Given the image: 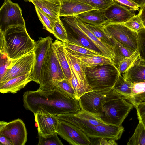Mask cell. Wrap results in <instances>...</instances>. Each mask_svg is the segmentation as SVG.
<instances>
[{
    "label": "cell",
    "mask_w": 145,
    "mask_h": 145,
    "mask_svg": "<svg viewBox=\"0 0 145 145\" xmlns=\"http://www.w3.org/2000/svg\"><path fill=\"white\" fill-rule=\"evenodd\" d=\"M23 102L25 109L34 114L42 111L57 115L74 113L81 110L78 100L56 88L25 92Z\"/></svg>",
    "instance_id": "1"
},
{
    "label": "cell",
    "mask_w": 145,
    "mask_h": 145,
    "mask_svg": "<svg viewBox=\"0 0 145 145\" xmlns=\"http://www.w3.org/2000/svg\"><path fill=\"white\" fill-rule=\"evenodd\" d=\"M0 53L12 60L34 52L35 41L28 34L25 25H16L0 31Z\"/></svg>",
    "instance_id": "2"
},
{
    "label": "cell",
    "mask_w": 145,
    "mask_h": 145,
    "mask_svg": "<svg viewBox=\"0 0 145 145\" xmlns=\"http://www.w3.org/2000/svg\"><path fill=\"white\" fill-rule=\"evenodd\" d=\"M87 81L92 90H103L112 89L119 74L114 64L107 63L85 69Z\"/></svg>",
    "instance_id": "3"
},
{
    "label": "cell",
    "mask_w": 145,
    "mask_h": 145,
    "mask_svg": "<svg viewBox=\"0 0 145 145\" xmlns=\"http://www.w3.org/2000/svg\"><path fill=\"white\" fill-rule=\"evenodd\" d=\"M52 42L46 54L42 65L39 87L37 90L48 91L54 88L55 84L64 79V76Z\"/></svg>",
    "instance_id": "4"
},
{
    "label": "cell",
    "mask_w": 145,
    "mask_h": 145,
    "mask_svg": "<svg viewBox=\"0 0 145 145\" xmlns=\"http://www.w3.org/2000/svg\"><path fill=\"white\" fill-rule=\"evenodd\" d=\"M133 107L132 103L125 99L111 100L104 103L99 116L106 124L121 126Z\"/></svg>",
    "instance_id": "5"
},
{
    "label": "cell",
    "mask_w": 145,
    "mask_h": 145,
    "mask_svg": "<svg viewBox=\"0 0 145 145\" xmlns=\"http://www.w3.org/2000/svg\"><path fill=\"white\" fill-rule=\"evenodd\" d=\"M118 98L127 99L113 89L111 90L91 91L85 93L78 99L81 109L99 116L102 105L106 101Z\"/></svg>",
    "instance_id": "6"
},
{
    "label": "cell",
    "mask_w": 145,
    "mask_h": 145,
    "mask_svg": "<svg viewBox=\"0 0 145 145\" xmlns=\"http://www.w3.org/2000/svg\"><path fill=\"white\" fill-rule=\"evenodd\" d=\"M63 17L61 20L67 34V42L86 48L105 56L100 49L78 26L75 16Z\"/></svg>",
    "instance_id": "7"
},
{
    "label": "cell",
    "mask_w": 145,
    "mask_h": 145,
    "mask_svg": "<svg viewBox=\"0 0 145 145\" xmlns=\"http://www.w3.org/2000/svg\"><path fill=\"white\" fill-rule=\"evenodd\" d=\"M101 27L115 40L134 52L137 49L138 33L133 31L122 23H109Z\"/></svg>",
    "instance_id": "8"
},
{
    "label": "cell",
    "mask_w": 145,
    "mask_h": 145,
    "mask_svg": "<svg viewBox=\"0 0 145 145\" xmlns=\"http://www.w3.org/2000/svg\"><path fill=\"white\" fill-rule=\"evenodd\" d=\"M22 11L18 4L11 0H4L0 9V31H3L10 26L25 25Z\"/></svg>",
    "instance_id": "9"
},
{
    "label": "cell",
    "mask_w": 145,
    "mask_h": 145,
    "mask_svg": "<svg viewBox=\"0 0 145 145\" xmlns=\"http://www.w3.org/2000/svg\"><path fill=\"white\" fill-rule=\"evenodd\" d=\"M0 135L7 137L13 145H24L27 141L25 125L20 119L8 122L1 121Z\"/></svg>",
    "instance_id": "10"
},
{
    "label": "cell",
    "mask_w": 145,
    "mask_h": 145,
    "mask_svg": "<svg viewBox=\"0 0 145 145\" xmlns=\"http://www.w3.org/2000/svg\"><path fill=\"white\" fill-rule=\"evenodd\" d=\"M57 134L72 145H89L91 139L81 129L69 122L59 120Z\"/></svg>",
    "instance_id": "11"
},
{
    "label": "cell",
    "mask_w": 145,
    "mask_h": 145,
    "mask_svg": "<svg viewBox=\"0 0 145 145\" xmlns=\"http://www.w3.org/2000/svg\"><path fill=\"white\" fill-rule=\"evenodd\" d=\"M35 61L34 52L19 58L12 59L7 70L0 79V84L12 78L32 72Z\"/></svg>",
    "instance_id": "12"
},
{
    "label": "cell",
    "mask_w": 145,
    "mask_h": 145,
    "mask_svg": "<svg viewBox=\"0 0 145 145\" xmlns=\"http://www.w3.org/2000/svg\"><path fill=\"white\" fill-rule=\"evenodd\" d=\"M52 39L50 36L46 37H39L35 41L34 52L35 61L31 74L33 81L39 84L40 80L41 69L43 62Z\"/></svg>",
    "instance_id": "13"
},
{
    "label": "cell",
    "mask_w": 145,
    "mask_h": 145,
    "mask_svg": "<svg viewBox=\"0 0 145 145\" xmlns=\"http://www.w3.org/2000/svg\"><path fill=\"white\" fill-rule=\"evenodd\" d=\"M34 115L35 121L38 126V135L57 133L59 120L57 115L42 111L34 114Z\"/></svg>",
    "instance_id": "14"
},
{
    "label": "cell",
    "mask_w": 145,
    "mask_h": 145,
    "mask_svg": "<svg viewBox=\"0 0 145 145\" xmlns=\"http://www.w3.org/2000/svg\"><path fill=\"white\" fill-rule=\"evenodd\" d=\"M103 13L107 20L106 24L123 23L135 15L133 11L128 10L115 2L103 11Z\"/></svg>",
    "instance_id": "15"
},
{
    "label": "cell",
    "mask_w": 145,
    "mask_h": 145,
    "mask_svg": "<svg viewBox=\"0 0 145 145\" xmlns=\"http://www.w3.org/2000/svg\"><path fill=\"white\" fill-rule=\"evenodd\" d=\"M31 73L29 72L0 84V92L2 93H16L29 82L33 81Z\"/></svg>",
    "instance_id": "16"
},
{
    "label": "cell",
    "mask_w": 145,
    "mask_h": 145,
    "mask_svg": "<svg viewBox=\"0 0 145 145\" xmlns=\"http://www.w3.org/2000/svg\"><path fill=\"white\" fill-rule=\"evenodd\" d=\"M93 9L89 5L78 1L61 0L60 16H75Z\"/></svg>",
    "instance_id": "17"
},
{
    "label": "cell",
    "mask_w": 145,
    "mask_h": 145,
    "mask_svg": "<svg viewBox=\"0 0 145 145\" xmlns=\"http://www.w3.org/2000/svg\"><path fill=\"white\" fill-rule=\"evenodd\" d=\"M126 80L135 84L145 82V62L139 57L123 73Z\"/></svg>",
    "instance_id": "18"
},
{
    "label": "cell",
    "mask_w": 145,
    "mask_h": 145,
    "mask_svg": "<svg viewBox=\"0 0 145 145\" xmlns=\"http://www.w3.org/2000/svg\"><path fill=\"white\" fill-rule=\"evenodd\" d=\"M35 5L55 22L60 19L61 0H32Z\"/></svg>",
    "instance_id": "19"
},
{
    "label": "cell",
    "mask_w": 145,
    "mask_h": 145,
    "mask_svg": "<svg viewBox=\"0 0 145 145\" xmlns=\"http://www.w3.org/2000/svg\"><path fill=\"white\" fill-rule=\"evenodd\" d=\"M76 19L83 23L101 26L107 22L103 11L95 9L88 11L75 16Z\"/></svg>",
    "instance_id": "20"
},
{
    "label": "cell",
    "mask_w": 145,
    "mask_h": 145,
    "mask_svg": "<svg viewBox=\"0 0 145 145\" xmlns=\"http://www.w3.org/2000/svg\"><path fill=\"white\" fill-rule=\"evenodd\" d=\"M52 46L55 51L63 70L65 79L70 84L71 73L69 65L65 53L64 42L57 40L52 42Z\"/></svg>",
    "instance_id": "21"
},
{
    "label": "cell",
    "mask_w": 145,
    "mask_h": 145,
    "mask_svg": "<svg viewBox=\"0 0 145 145\" xmlns=\"http://www.w3.org/2000/svg\"><path fill=\"white\" fill-rule=\"evenodd\" d=\"M133 84V83L125 79L120 74L112 89L125 96L131 103L134 96Z\"/></svg>",
    "instance_id": "22"
},
{
    "label": "cell",
    "mask_w": 145,
    "mask_h": 145,
    "mask_svg": "<svg viewBox=\"0 0 145 145\" xmlns=\"http://www.w3.org/2000/svg\"><path fill=\"white\" fill-rule=\"evenodd\" d=\"M76 19L78 26L100 49L104 56L110 58L113 62L115 56L114 48L102 43L84 26L83 23L79 21L76 18Z\"/></svg>",
    "instance_id": "23"
},
{
    "label": "cell",
    "mask_w": 145,
    "mask_h": 145,
    "mask_svg": "<svg viewBox=\"0 0 145 145\" xmlns=\"http://www.w3.org/2000/svg\"><path fill=\"white\" fill-rule=\"evenodd\" d=\"M65 51L66 56L71 61L80 83L88 91H92L86 80L85 74V69L79 63L76 57L70 54L65 49Z\"/></svg>",
    "instance_id": "24"
},
{
    "label": "cell",
    "mask_w": 145,
    "mask_h": 145,
    "mask_svg": "<svg viewBox=\"0 0 145 145\" xmlns=\"http://www.w3.org/2000/svg\"><path fill=\"white\" fill-rule=\"evenodd\" d=\"M83 24L101 42L114 48L116 41L111 36L106 33L101 26L86 23Z\"/></svg>",
    "instance_id": "25"
},
{
    "label": "cell",
    "mask_w": 145,
    "mask_h": 145,
    "mask_svg": "<svg viewBox=\"0 0 145 145\" xmlns=\"http://www.w3.org/2000/svg\"><path fill=\"white\" fill-rule=\"evenodd\" d=\"M64 43L65 49L77 58L101 56L96 52L86 48L68 42Z\"/></svg>",
    "instance_id": "26"
},
{
    "label": "cell",
    "mask_w": 145,
    "mask_h": 145,
    "mask_svg": "<svg viewBox=\"0 0 145 145\" xmlns=\"http://www.w3.org/2000/svg\"><path fill=\"white\" fill-rule=\"evenodd\" d=\"M77 58L79 63L85 69L88 67L95 66L105 64H114L110 58L103 56Z\"/></svg>",
    "instance_id": "27"
},
{
    "label": "cell",
    "mask_w": 145,
    "mask_h": 145,
    "mask_svg": "<svg viewBox=\"0 0 145 145\" xmlns=\"http://www.w3.org/2000/svg\"><path fill=\"white\" fill-rule=\"evenodd\" d=\"M114 52L115 56L113 63L117 68L121 61L130 56L135 52L117 41L114 48Z\"/></svg>",
    "instance_id": "28"
},
{
    "label": "cell",
    "mask_w": 145,
    "mask_h": 145,
    "mask_svg": "<svg viewBox=\"0 0 145 145\" xmlns=\"http://www.w3.org/2000/svg\"><path fill=\"white\" fill-rule=\"evenodd\" d=\"M134 133L127 143V145H145V127L140 120Z\"/></svg>",
    "instance_id": "29"
},
{
    "label": "cell",
    "mask_w": 145,
    "mask_h": 145,
    "mask_svg": "<svg viewBox=\"0 0 145 145\" xmlns=\"http://www.w3.org/2000/svg\"><path fill=\"white\" fill-rule=\"evenodd\" d=\"M66 57L69 65L71 73V77L70 84L75 91L76 99L78 100L82 95L89 91L79 81L71 61L67 57Z\"/></svg>",
    "instance_id": "30"
},
{
    "label": "cell",
    "mask_w": 145,
    "mask_h": 145,
    "mask_svg": "<svg viewBox=\"0 0 145 145\" xmlns=\"http://www.w3.org/2000/svg\"><path fill=\"white\" fill-rule=\"evenodd\" d=\"M133 91L134 96L131 103L134 107L145 103V82L133 83Z\"/></svg>",
    "instance_id": "31"
},
{
    "label": "cell",
    "mask_w": 145,
    "mask_h": 145,
    "mask_svg": "<svg viewBox=\"0 0 145 145\" xmlns=\"http://www.w3.org/2000/svg\"><path fill=\"white\" fill-rule=\"evenodd\" d=\"M88 5L94 9L103 11L115 3L114 0H74Z\"/></svg>",
    "instance_id": "32"
},
{
    "label": "cell",
    "mask_w": 145,
    "mask_h": 145,
    "mask_svg": "<svg viewBox=\"0 0 145 145\" xmlns=\"http://www.w3.org/2000/svg\"><path fill=\"white\" fill-rule=\"evenodd\" d=\"M57 132L43 135H38V145H63Z\"/></svg>",
    "instance_id": "33"
},
{
    "label": "cell",
    "mask_w": 145,
    "mask_h": 145,
    "mask_svg": "<svg viewBox=\"0 0 145 145\" xmlns=\"http://www.w3.org/2000/svg\"><path fill=\"white\" fill-rule=\"evenodd\" d=\"M35 8L39 19L43 25L44 29L53 34V27L55 22L39 8L35 6Z\"/></svg>",
    "instance_id": "34"
},
{
    "label": "cell",
    "mask_w": 145,
    "mask_h": 145,
    "mask_svg": "<svg viewBox=\"0 0 145 145\" xmlns=\"http://www.w3.org/2000/svg\"><path fill=\"white\" fill-rule=\"evenodd\" d=\"M122 24L131 30L137 33L140 29L145 28L139 12Z\"/></svg>",
    "instance_id": "35"
},
{
    "label": "cell",
    "mask_w": 145,
    "mask_h": 145,
    "mask_svg": "<svg viewBox=\"0 0 145 145\" xmlns=\"http://www.w3.org/2000/svg\"><path fill=\"white\" fill-rule=\"evenodd\" d=\"M53 35L57 39L63 42H67V35L66 30L60 19L55 22L53 27Z\"/></svg>",
    "instance_id": "36"
},
{
    "label": "cell",
    "mask_w": 145,
    "mask_h": 145,
    "mask_svg": "<svg viewBox=\"0 0 145 145\" xmlns=\"http://www.w3.org/2000/svg\"><path fill=\"white\" fill-rule=\"evenodd\" d=\"M54 88H57L61 92L76 99L74 89L67 79L64 78L56 82L55 84Z\"/></svg>",
    "instance_id": "37"
},
{
    "label": "cell",
    "mask_w": 145,
    "mask_h": 145,
    "mask_svg": "<svg viewBox=\"0 0 145 145\" xmlns=\"http://www.w3.org/2000/svg\"><path fill=\"white\" fill-rule=\"evenodd\" d=\"M138 57V52L137 50L131 56L121 61L117 67L119 73L121 74L124 73Z\"/></svg>",
    "instance_id": "38"
},
{
    "label": "cell",
    "mask_w": 145,
    "mask_h": 145,
    "mask_svg": "<svg viewBox=\"0 0 145 145\" xmlns=\"http://www.w3.org/2000/svg\"><path fill=\"white\" fill-rule=\"evenodd\" d=\"M138 33L137 50L140 58L145 62V28L140 29Z\"/></svg>",
    "instance_id": "39"
},
{
    "label": "cell",
    "mask_w": 145,
    "mask_h": 145,
    "mask_svg": "<svg viewBox=\"0 0 145 145\" xmlns=\"http://www.w3.org/2000/svg\"><path fill=\"white\" fill-rule=\"evenodd\" d=\"M0 53V79H1L7 72L12 59L5 54Z\"/></svg>",
    "instance_id": "40"
},
{
    "label": "cell",
    "mask_w": 145,
    "mask_h": 145,
    "mask_svg": "<svg viewBox=\"0 0 145 145\" xmlns=\"http://www.w3.org/2000/svg\"><path fill=\"white\" fill-rule=\"evenodd\" d=\"M114 1L128 10L135 12L139 10V6L135 3L129 0H114Z\"/></svg>",
    "instance_id": "41"
},
{
    "label": "cell",
    "mask_w": 145,
    "mask_h": 145,
    "mask_svg": "<svg viewBox=\"0 0 145 145\" xmlns=\"http://www.w3.org/2000/svg\"><path fill=\"white\" fill-rule=\"evenodd\" d=\"M91 139L90 145H117L116 140L113 139L103 138Z\"/></svg>",
    "instance_id": "42"
},
{
    "label": "cell",
    "mask_w": 145,
    "mask_h": 145,
    "mask_svg": "<svg viewBox=\"0 0 145 145\" xmlns=\"http://www.w3.org/2000/svg\"><path fill=\"white\" fill-rule=\"evenodd\" d=\"M134 107L137 110L138 119L140 120L145 127V103L137 105Z\"/></svg>",
    "instance_id": "43"
},
{
    "label": "cell",
    "mask_w": 145,
    "mask_h": 145,
    "mask_svg": "<svg viewBox=\"0 0 145 145\" xmlns=\"http://www.w3.org/2000/svg\"><path fill=\"white\" fill-rule=\"evenodd\" d=\"M0 144L1 145H13L10 141L4 136L0 135Z\"/></svg>",
    "instance_id": "44"
},
{
    "label": "cell",
    "mask_w": 145,
    "mask_h": 145,
    "mask_svg": "<svg viewBox=\"0 0 145 145\" xmlns=\"http://www.w3.org/2000/svg\"><path fill=\"white\" fill-rule=\"evenodd\" d=\"M139 12L140 14L142 21L145 20V5L140 8Z\"/></svg>",
    "instance_id": "45"
},
{
    "label": "cell",
    "mask_w": 145,
    "mask_h": 145,
    "mask_svg": "<svg viewBox=\"0 0 145 145\" xmlns=\"http://www.w3.org/2000/svg\"><path fill=\"white\" fill-rule=\"evenodd\" d=\"M138 5L140 8L145 5V0H129Z\"/></svg>",
    "instance_id": "46"
},
{
    "label": "cell",
    "mask_w": 145,
    "mask_h": 145,
    "mask_svg": "<svg viewBox=\"0 0 145 145\" xmlns=\"http://www.w3.org/2000/svg\"><path fill=\"white\" fill-rule=\"evenodd\" d=\"M32 0H24V1L25 2H30Z\"/></svg>",
    "instance_id": "47"
},
{
    "label": "cell",
    "mask_w": 145,
    "mask_h": 145,
    "mask_svg": "<svg viewBox=\"0 0 145 145\" xmlns=\"http://www.w3.org/2000/svg\"><path fill=\"white\" fill-rule=\"evenodd\" d=\"M142 22H143V25L145 27V20H144V21H142Z\"/></svg>",
    "instance_id": "48"
}]
</instances>
